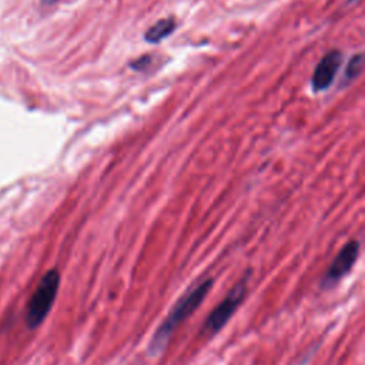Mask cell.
<instances>
[{"label": "cell", "instance_id": "2", "mask_svg": "<svg viewBox=\"0 0 365 365\" xmlns=\"http://www.w3.org/2000/svg\"><path fill=\"white\" fill-rule=\"evenodd\" d=\"M250 277H251V269L248 268L244 272V275L227 292V295L207 315V318L204 319L200 328V334L202 336L210 338L217 335L230 322V319L234 317V314L245 299V295L248 292Z\"/></svg>", "mask_w": 365, "mask_h": 365}, {"label": "cell", "instance_id": "8", "mask_svg": "<svg viewBox=\"0 0 365 365\" xmlns=\"http://www.w3.org/2000/svg\"><path fill=\"white\" fill-rule=\"evenodd\" d=\"M151 58H153V56H143L141 58L134 60L130 66H131V68H134V70L143 71V70H145V68L151 64Z\"/></svg>", "mask_w": 365, "mask_h": 365}, {"label": "cell", "instance_id": "1", "mask_svg": "<svg viewBox=\"0 0 365 365\" xmlns=\"http://www.w3.org/2000/svg\"><path fill=\"white\" fill-rule=\"evenodd\" d=\"M214 285L212 277H205L198 282L192 284L170 308L168 314L164 317L161 324L155 328L154 334L150 338L147 345V354L153 358L160 356L167 346L170 345V339L174 335L175 329L185 322L204 302L207 295L210 294Z\"/></svg>", "mask_w": 365, "mask_h": 365}, {"label": "cell", "instance_id": "5", "mask_svg": "<svg viewBox=\"0 0 365 365\" xmlns=\"http://www.w3.org/2000/svg\"><path fill=\"white\" fill-rule=\"evenodd\" d=\"M341 60L342 56L338 50H332L321 58L312 76V87L315 91H322L329 87L341 66Z\"/></svg>", "mask_w": 365, "mask_h": 365}, {"label": "cell", "instance_id": "3", "mask_svg": "<svg viewBox=\"0 0 365 365\" xmlns=\"http://www.w3.org/2000/svg\"><path fill=\"white\" fill-rule=\"evenodd\" d=\"M60 279L61 277L58 269L51 268L46 271L41 279L38 281L26 308L24 318L30 329H34L38 325H41L46 317L48 315L60 288Z\"/></svg>", "mask_w": 365, "mask_h": 365}, {"label": "cell", "instance_id": "4", "mask_svg": "<svg viewBox=\"0 0 365 365\" xmlns=\"http://www.w3.org/2000/svg\"><path fill=\"white\" fill-rule=\"evenodd\" d=\"M359 251H361L359 241L349 240L334 257V259L325 269L324 275L321 277L318 287L324 291H329L334 287H336L339 281L345 278L355 267L359 257Z\"/></svg>", "mask_w": 365, "mask_h": 365}, {"label": "cell", "instance_id": "9", "mask_svg": "<svg viewBox=\"0 0 365 365\" xmlns=\"http://www.w3.org/2000/svg\"><path fill=\"white\" fill-rule=\"evenodd\" d=\"M54 1H57V0H44V3H47V4H51V3H54Z\"/></svg>", "mask_w": 365, "mask_h": 365}, {"label": "cell", "instance_id": "10", "mask_svg": "<svg viewBox=\"0 0 365 365\" xmlns=\"http://www.w3.org/2000/svg\"><path fill=\"white\" fill-rule=\"evenodd\" d=\"M349 1H358V0H349Z\"/></svg>", "mask_w": 365, "mask_h": 365}, {"label": "cell", "instance_id": "7", "mask_svg": "<svg viewBox=\"0 0 365 365\" xmlns=\"http://www.w3.org/2000/svg\"><path fill=\"white\" fill-rule=\"evenodd\" d=\"M362 63H364V54L358 53L354 57H351V60L346 64V70H345V80L351 81L354 78L358 77V74L362 70Z\"/></svg>", "mask_w": 365, "mask_h": 365}, {"label": "cell", "instance_id": "6", "mask_svg": "<svg viewBox=\"0 0 365 365\" xmlns=\"http://www.w3.org/2000/svg\"><path fill=\"white\" fill-rule=\"evenodd\" d=\"M175 29V20L171 17L158 20L155 24H153L144 34V38L150 43H157L170 36Z\"/></svg>", "mask_w": 365, "mask_h": 365}]
</instances>
